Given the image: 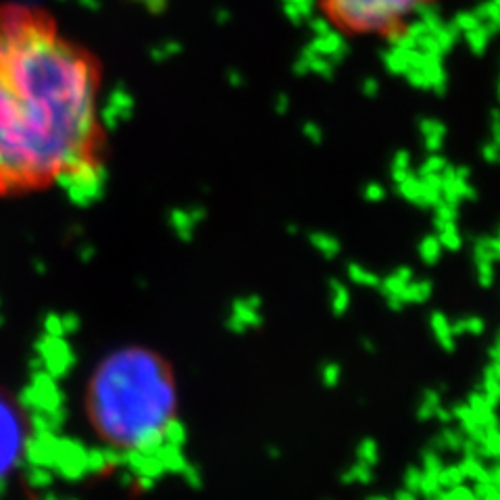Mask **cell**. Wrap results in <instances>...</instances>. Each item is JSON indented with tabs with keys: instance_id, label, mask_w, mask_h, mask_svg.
<instances>
[{
	"instance_id": "83f0119b",
	"label": "cell",
	"mask_w": 500,
	"mask_h": 500,
	"mask_svg": "<svg viewBox=\"0 0 500 500\" xmlns=\"http://www.w3.org/2000/svg\"><path fill=\"white\" fill-rule=\"evenodd\" d=\"M454 171H457V177H459V179H469V175H472V169H469V167H454Z\"/></svg>"
},
{
	"instance_id": "ba28073f",
	"label": "cell",
	"mask_w": 500,
	"mask_h": 500,
	"mask_svg": "<svg viewBox=\"0 0 500 500\" xmlns=\"http://www.w3.org/2000/svg\"><path fill=\"white\" fill-rule=\"evenodd\" d=\"M415 13H417V19L419 21H423L427 28H429V31H434V29H438L444 21H442V15H440V9L434 4V2H429V0H423V2H419L415 6Z\"/></svg>"
},
{
	"instance_id": "4316f807",
	"label": "cell",
	"mask_w": 500,
	"mask_h": 500,
	"mask_svg": "<svg viewBox=\"0 0 500 500\" xmlns=\"http://www.w3.org/2000/svg\"><path fill=\"white\" fill-rule=\"evenodd\" d=\"M465 328H467V333L479 335V333H484V330H486V323L479 317H467L465 319Z\"/></svg>"
},
{
	"instance_id": "ac0fdd59",
	"label": "cell",
	"mask_w": 500,
	"mask_h": 500,
	"mask_svg": "<svg viewBox=\"0 0 500 500\" xmlns=\"http://www.w3.org/2000/svg\"><path fill=\"white\" fill-rule=\"evenodd\" d=\"M440 413V396L436 392H425L423 400H421V407H419V415L423 419H429V417H436Z\"/></svg>"
},
{
	"instance_id": "484cf974",
	"label": "cell",
	"mask_w": 500,
	"mask_h": 500,
	"mask_svg": "<svg viewBox=\"0 0 500 500\" xmlns=\"http://www.w3.org/2000/svg\"><path fill=\"white\" fill-rule=\"evenodd\" d=\"M490 132H492V142L500 146V111L494 109L490 113Z\"/></svg>"
},
{
	"instance_id": "30bf717a",
	"label": "cell",
	"mask_w": 500,
	"mask_h": 500,
	"mask_svg": "<svg viewBox=\"0 0 500 500\" xmlns=\"http://www.w3.org/2000/svg\"><path fill=\"white\" fill-rule=\"evenodd\" d=\"M384 58H386L392 73H407L411 69V51H402V48L392 46L390 51H386Z\"/></svg>"
},
{
	"instance_id": "2e32d148",
	"label": "cell",
	"mask_w": 500,
	"mask_h": 500,
	"mask_svg": "<svg viewBox=\"0 0 500 500\" xmlns=\"http://www.w3.org/2000/svg\"><path fill=\"white\" fill-rule=\"evenodd\" d=\"M438 240L442 244V249L446 250H459L461 249V234H459V227L457 223H448L442 229H438Z\"/></svg>"
},
{
	"instance_id": "5b68a950",
	"label": "cell",
	"mask_w": 500,
	"mask_h": 500,
	"mask_svg": "<svg viewBox=\"0 0 500 500\" xmlns=\"http://www.w3.org/2000/svg\"><path fill=\"white\" fill-rule=\"evenodd\" d=\"M419 132H421L423 142H425V148H427L429 152L440 150V146H442L446 136V125L440 119H434V117H423V119H419Z\"/></svg>"
},
{
	"instance_id": "1f68e13d",
	"label": "cell",
	"mask_w": 500,
	"mask_h": 500,
	"mask_svg": "<svg viewBox=\"0 0 500 500\" xmlns=\"http://www.w3.org/2000/svg\"><path fill=\"white\" fill-rule=\"evenodd\" d=\"M499 94H500V83H499Z\"/></svg>"
},
{
	"instance_id": "7a4b0ae2",
	"label": "cell",
	"mask_w": 500,
	"mask_h": 500,
	"mask_svg": "<svg viewBox=\"0 0 500 500\" xmlns=\"http://www.w3.org/2000/svg\"><path fill=\"white\" fill-rule=\"evenodd\" d=\"M85 411L113 452L155 450L177 419V382L171 363L146 346L115 348L90 375Z\"/></svg>"
},
{
	"instance_id": "9a60e30c",
	"label": "cell",
	"mask_w": 500,
	"mask_h": 500,
	"mask_svg": "<svg viewBox=\"0 0 500 500\" xmlns=\"http://www.w3.org/2000/svg\"><path fill=\"white\" fill-rule=\"evenodd\" d=\"M457 217H459L457 207L448 204L444 198L434 207V225H436V229H442L448 223H457Z\"/></svg>"
},
{
	"instance_id": "cb8c5ba5",
	"label": "cell",
	"mask_w": 500,
	"mask_h": 500,
	"mask_svg": "<svg viewBox=\"0 0 500 500\" xmlns=\"http://www.w3.org/2000/svg\"><path fill=\"white\" fill-rule=\"evenodd\" d=\"M481 157H484L488 163H492V165H500V146L499 144H494V142L484 144V146H481Z\"/></svg>"
},
{
	"instance_id": "7402d4cb",
	"label": "cell",
	"mask_w": 500,
	"mask_h": 500,
	"mask_svg": "<svg viewBox=\"0 0 500 500\" xmlns=\"http://www.w3.org/2000/svg\"><path fill=\"white\" fill-rule=\"evenodd\" d=\"M452 24L459 28V31L461 33H465V31H469V29H473V28H477V26H481V21L475 17V13H459L454 19H452Z\"/></svg>"
},
{
	"instance_id": "d4e9b609",
	"label": "cell",
	"mask_w": 500,
	"mask_h": 500,
	"mask_svg": "<svg viewBox=\"0 0 500 500\" xmlns=\"http://www.w3.org/2000/svg\"><path fill=\"white\" fill-rule=\"evenodd\" d=\"M421 475H423V473L419 472L417 467H413V469H409V472H407V475H405V484H407V490H409V492H419Z\"/></svg>"
},
{
	"instance_id": "4fadbf2b",
	"label": "cell",
	"mask_w": 500,
	"mask_h": 500,
	"mask_svg": "<svg viewBox=\"0 0 500 500\" xmlns=\"http://www.w3.org/2000/svg\"><path fill=\"white\" fill-rule=\"evenodd\" d=\"M398 186V192L405 196L409 202H415V204H419V200H421V194H423V184H421V177L419 175H413V173H409L400 184H396Z\"/></svg>"
},
{
	"instance_id": "277c9868",
	"label": "cell",
	"mask_w": 500,
	"mask_h": 500,
	"mask_svg": "<svg viewBox=\"0 0 500 500\" xmlns=\"http://www.w3.org/2000/svg\"><path fill=\"white\" fill-rule=\"evenodd\" d=\"M26 429L17 405L0 392V481L26 454Z\"/></svg>"
},
{
	"instance_id": "603a6c76",
	"label": "cell",
	"mask_w": 500,
	"mask_h": 500,
	"mask_svg": "<svg viewBox=\"0 0 500 500\" xmlns=\"http://www.w3.org/2000/svg\"><path fill=\"white\" fill-rule=\"evenodd\" d=\"M405 75L409 78V83H411V85L421 88V90H429V82H427V73H425V69H421V67H413V69H409Z\"/></svg>"
},
{
	"instance_id": "52a82bcc",
	"label": "cell",
	"mask_w": 500,
	"mask_h": 500,
	"mask_svg": "<svg viewBox=\"0 0 500 500\" xmlns=\"http://www.w3.org/2000/svg\"><path fill=\"white\" fill-rule=\"evenodd\" d=\"M429 323H432V330L436 333L440 346L444 350H452L454 348V333H452V323L448 321V317L442 313H434Z\"/></svg>"
},
{
	"instance_id": "9c48e42d",
	"label": "cell",
	"mask_w": 500,
	"mask_h": 500,
	"mask_svg": "<svg viewBox=\"0 0 500 500\" xmlns=\"http://www.w3.org/2000/svg\"><path fill=\"white\" fill-rule=\"evenodd\" d=\"M442 244H440V240H438V236H434V234H429V236H425L421 242H419V256H421V261L425 263V265H434V263H438L440 261V256H442Z\"/></svg>"
},
{
	"instance_id": "6da1fadb",
	"label": "cell",
	"mask_w": 500,
	"mask_h": 500,
	"mask_svg": "<svg viewBox=\"0 0 500 500\" xmlns=\"http://www.w3.org/2000/svg\"><path fill=\"white\" fill-rule=\"evenodd\" d=\"M105 65L53 11L0 0V198L94 184L111 157Z\"/></svg>"
},
{
	"instance_id": "8fae6325",
	"label": "cell",
	"mask_w": 500,
	"mask_h": 500,
	"mask_svg": "<svg viewBox=\"0 0 500 500\" xmlns=\"http://www.w3.org/2000/svg\"><path fill=\"white\" fill-rule=\"evenodd\" d=\"M432 296V281L429 279H419L411 281L405 292H402V301L405 303H425Z\"/></svg>"
},
{
	"instance_id": "4dcf8cb0",
	"label": "cell",
	"mask_w": 500,
	"mask_h": 500,
	"mask_svg": "<svg viewBox=\"0 0 500 500\" xmlns=\"http://www.w3.org/2000/svg\"><path fill=\"white\" fill-rule=\"evenodd\" d=\"M496 236H499V238H500V229H499V234H496Z\"/></svg>"
},
{
	"instance_id": "3957f363",
	"label": "cell",
	"mask_w": 500,
	"mask_h": 500,
	"mask_svg": "<svg viewBox=\"0 0 500 500\" xmlns=\"http://www.w3.org/2000/svg\"><path fill=\"white\" fill-rule=\"evenodd\" d=\"M321 24L333 33H386L423 0H315Z\"/></svg>"
},
{
	"instance_id": "7c38bea8",
	"label": "cell",
	"mask_w": 500,
	"mask_h": 500,
	"mask_svg": "<svg viewBox=\"0 0 500 500\" xmlns=\"http://www.w3.org/2000/svg\"><path fill=\"white\" fill-rule=\"evenodd\" d=\"M432 33H434V38L440 44V48H442L444 55L452 51V46L457 44V40L461 38V31H459V28L454 24H442L440 28L434 29Z\"/></svg>"
},
{
	"instance_id": "e0dca14e",
	"label": "cell",
	"mask_w": 500,
	"mask_h": 500,
	"mask_svg": "<svg viewBox=\"0 0 500 500\" xmlns=\"http://www.w3.org/2000/svg\"><path fill=\"white\" fill-rule=\"evenodd\" d=\"M409 167H411V157L407 150H398L392 163V177L396 184H400L407 175H409Z\"/></svg>"
},
{
	"instance_id": "ffe728a7",
	"label": "cell",
	"mask_w": 500,
	"mask_h": 500,
	"mask_svg": "<svg viewBox=\"0 0 500 500\" xmlns=\"http://www.w3.org/2000/svg\"><path fill=\"white\" fill-rule=\"evenodd\" d=\"M357 457H359V463L373 467L377 463V446H375V442L373 440L361 442L359 450H357Z\"/></svg>"
},
{
	"instance_id": "f1b7e54d",
	"label": "cell",
	"mask_w": 500,
	"mask_h": 500,
	"mask_svg": "<svg viewBox=\"0 0 500 500\" xmlns=\"http://www.w3.org/2000/svg\"><path fill=\"white\" fill-rule=\"evenodd\" d=\"M369 194H371V198L380 200V198L384 196V188H380V186H371V188H369Z\"/></svg>"
},
{
	"instance_id": "5bb4252c",
	"label": "cell",
	"mask_w": 500,
	"mask_h": 500,
	"mask_svg": "<svg viewBox=\"0 0 500 500\" xmlns=\"http://www.w3.org/2000/svg\"><path fill=\"white\" fill-rule=\"evenodd\" d=\"M463 36H465L469 48H472L475 55H484L486 48H488V42H490V38H492L484 26H477V28L469 29V31H465Z\"/></svg>"
},
{
	"instance_id": "f546056e",
	"label": "cell",
	"mask_w": 500,
	"mask_h": 500,
	"mask_svg": "<svg viewBox=\"0 0 500 500\" xmlns=\"http://www.w3.org/2000/svg\"><path fill=\"white\" fill-rule=\"evenodd\" d=\"M394 500H415V492H409V490H405L402 494H396V496H394Z\"/></svg>"
},
{
	"instance_id": "8992f818",
	"label": "cell",
	"mask_w": 500,
	"mask_h": 500,
	"mask_svg": "<svg viewBox=\"0 0 500 500\" xmlns=\"http://www.w3.org/2000/svg\"><path fill=\"white\" fill-rule=\"evenodd\" d=\"M473 256L475 261H500V238L499 236H486L477 238L473 246Z\"/></svg>"
},
{
	"instance_id": "d6986e66",
	"label": "cell",
	"mask_w": 500,
	"mask_h": 500,
	"mask_svg": "<svg viewBox=\"0 0 500 500\" xmlns=\"http://www.w3.org/2000/svg\"><path fill=\"white\" fill-rule=\"evenodd\" d=\"M446 165H448V163H446V159L442 155L432 152V155L421 163V167H419V177L429 175V173H442V169H444Z\"/></svg>"
},
{
	"instance_id": "44dd1931",
	"label": "cell",
	"mask_w": 500,
	"mask_h": 500,
	"mask_svg": "<svg viewBox=\"0 0 500 500\" xmlns=\"http://www.w3.org/2000/svg\"><path fill=\"white\" fill-rule=\"evenodd\" d=\"M475 269H477V281L481 288H490L494 281V267L490 261H475Z\"/></svg>"
}]
</instances>
